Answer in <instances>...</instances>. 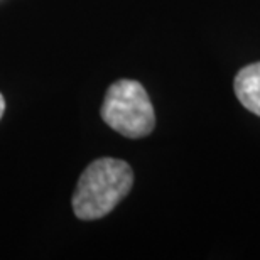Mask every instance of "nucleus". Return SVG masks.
<instances>
[{
  "label": "nucleus",
  "instance_id": "2",
  "mask_svg": "<svg viewBox=\"0 0 260 260\" xmlns=\"http://www.w3.org/2000/svg\"><path fill=\"white\" fill-rule=\"evenodd\" d=\"M102 118L123 137L140 139L155 125V113L145 88L139 81L118 80L107 90Z\"/></svg>",
  "mask_w": 260,
  "mask_h": 260
},
{
  "label": "nucleus",
  "instance_id": "3",
  "mask_svg": "<svg viewBox=\"0 0 260 260\" xmlns=\"http://www.w3.org/2000/svg\"><path fill=\"white\" fill-rule=\"evenodd\" d=\"M235 95L248 112L260 117V63H252L237 73Z\"/></svg>",
  "mask_w": 260,
  "mask_h": 260
},
{
  "label": "nucleus",
  "instance_id": "4",
  "mask_svg": "<svg viewBox=\"0 0 260 260\" xmlns=\"http://www.w3.org/2000/svg\"><path fill=\"white\" fill-rule=\"evenodd\" d=\"M4 112H5V100H4L2 93H0V118H2V115H4Z\"/></svg>",
  "mask_w": 260,
  "mask_h": 260
},
{
  "label": "nucleus",
  "instance_id": "1",
  "mask_svg": "<svg viewBox=\"0 0 260 260\" xmlns=\"http://www.w3.org/2000/svg\"><path fill=\"white\" fill-rule=\"evenodd\" d=\"M134 171L120 159H96L83 171L73 194V211L80 220L103 218L128 194Z\"/></svg>",
  "mask_w": 260,
  "mask_h": 260
}]
</instances>
